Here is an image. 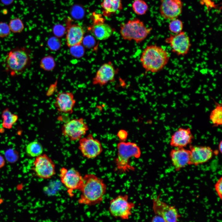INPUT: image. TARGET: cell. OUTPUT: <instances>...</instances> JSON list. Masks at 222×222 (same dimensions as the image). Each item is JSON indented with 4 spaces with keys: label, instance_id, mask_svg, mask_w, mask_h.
I'll list each match as a JSON object with an SVG mask.
<instances>
[{
    "label": "cell",
    "instance_id": "obj_1",
    "mask_svg": "<svg viewBox=\"0 0 222 222\" xmlns=\"http://www.w3.org/2000/svg\"><path fill=\"white\" fill-rule=\"evenodd\" d=\"M107 189L104 180L94 174L88 173L83 177V183L79 190L81 194L79 204L89 206L101 204Z\"/></svg>",
    "mask_w": 222,
    "mask_h": 222
},
{
    "label": "cell",
    "instance_id": "obj_2",
    "mask_svg": "<svg viewBox=\"0 0 222 222\" xmlns=\"http://www.w3.org/2000/svg\"><path fill=\"white\" fill-rule=\"evenodd\" d=\"M170 58L169 52L156 44L148 45L142 51L140 59L146 72L156 73L162 70Z\"/></svg>",
    "mask_w": 222,
    "mask_h": 222
},
{
    "label": "cell",
    "instance_id": "obj_3",
    "mask_svg": "<svg viewBox=\"0 0 222 222\" xmlns=\"http://www.w3.org/2000/svg\"><path fill=\"white\" fill-rule=\"evenodd\" d=\"M117 155L115 160V169L121 173L134 171L135 167L130 162L131 158H139L141 155L140 147L135 143L121 141L117 145Z\"/></svg>",
    "mask_w": 222,
    "mask_h": 222
},
{
    "label": "cell",
    "instance_id": "obj_4",
    "mask_svg": "<svg viewBox=\"0 0 222 222\" xmlns=\"http://www.w3.org/2000/svg\"><path fill=\"white\" fill-rule=\"evenodd\" d=\"M152 30L151 27H147L139 19L134 18L121 24L120 33L124 40L139 43L146 38Z\"/></svg>",
    "mask_w": 222,
    "mask_h": 222
},
{
    "label": "cell",
    "instance_id": "obj_5",
    "mask_svg": "<svg viewBox=\"0 0 222 222\" xmlns=\"http://www.w3.org/2000/svg\"><path fill=\"white\" fill-rule=\"evenodd\" d=\"M31 61L30 52L27 49L17 48L8 53L5 60L6 67L12 75H18L25 70Z\"/></svg>",
    "mask_w": 222,
    "mask_h": 222
},
{
    "label": "cell",
    "instance_id": "obj_6",
    "mask_svg": "<svg viewBox=\"0 0 222 222\" xmlns=\"http://www.w3.org/2000/svg\"><path fill=\"white\" fill-rule=\"evenodd\" d=\"M127 195H118L110 201L109 208V213L113 216L126 220L132 214L135 204L128 200Z\"/></svg>",
    "mask_w": 222,
    "mask_h": 222
},
{
    "label": "cell",
    "instance_id": "obj_7",
    "mask_svg": "<svg viewBox=\"0 0 222 222\" xmlns=\"http://www.w3.org/2000/svg\"><path fill=\"white\" fill-rule=\"evenodd\" d=\"M89 130L83 118L72 119L64 124L61 128L62 134L71 141L79 140Z\"/></svg>",
    "mask_w": 222,
    "mask_h": 222
},
{
    "label": "cell",
    "instance_id": "obj_8",
    "mask_svg": "<svg viewBox=\"0 0 222 222\" xmlns=\"http://www.w3.org/2000/svg\"><path fill=\"white\" fill-rule=\"evenodd\" d=\"M59 177L61 183L67 189L71 197L73 195V192L79 190L83 182V177L74 168L68 169L61 167L60 171Z\"/></svg>",
    "mask_w": 222,
    "mask_h": 222
},
{
    "label": "cell",
    "instance_id": "obj_9",
    "mask_svg": "<svg viewBox=\"0 0 222 222\" xmlns=\"http://www.w3.org/2000/svg\"><path fill=\"white\" fill-rule=\"evenodd\" d=\"M165 42L170 45L172 52L178 56L187 55L191 45L189 36L183 31L175 34H170Z\"/></svg>",
    "mask_w": 222,
    "mask_h": 222
},
{
    "label": "cell",
    "instance_id": "obj_10",
    "mask_svg": "<svg viewBox=\"0 0 222 222\" xmlns=\"http://www.w3.org/2000/svg\"><path fill=\"white\" fill-rule=\"evenodd\" d=\"M78 149L82 156L88 159L95 158L103 151L101 142L92 134L83 137L79 140Z\"/></svg>",
    "mask_w": 222,
    "mask_h": 222
},
{
    "label": "cell",
    "instance_id": "obj_11",
    "mask_svg": "<svg viewBox=\"0 0 222 222\" xmlns=\"http://www.w3.org/2000/svg\"><path fill=\"white\" fill-rule=\"evenodd\" d=\"M33 165V170L39 178L49 179L56 174L55 163L46 154H42L36 157Z\"/></svg>",
    "mask_w": 222,
    "mask_h": 222
},
{
    "label": "cell",
    "instance_id": "obj_12",
    "mask_svg": "<svg viewBox=\"0 0 222 222\" xmlns=\"http://www.w3.org/2000/svg\"><path fill=\"white\" fill-rule=\"evenodd\" d=\"M158 195L152 200L153 209L155 215L162 216L166 222H176L180 215L175 206L168 205L161 201Z\"/></svg>",
    "mask_w": 222,
    "mask_h": 222
},
{
    "label": "cell",
    "instance_id": "obj_13",
    "mask_svg": "<svg viewBox=\"0 0 222 222\" xmlns=\"http://www.w3.org/2000/svg\"><path fill=\"white\" fill-rule=\"evenodd\" d=\"M117 72L111 62L103 64L98 68L93 78L92 84L102 86L113 81Z\"/></svg>",
    "mask_w": 222,
    "mask_h": 222
},
{
    "label": "cell",
    "instance_id": "obj_14",
    "mask_svg": "<svg viewBox=\"0 0 222 222\" xmlns=\"http://www.w3.org/2000/svg\"><path fill=\"white\" fill-rule=\"evenodd\" d=\"M183 6L181 0H161L160 14L165 19L177 18L182 13Z\"/></svg>",
    "mask_w": 222,
    "mask_h": 222
},
{
    "label": "cell",
    "instance_id": "obj_15",
    "mask_svg": "<svg viewBox=\"0 0 222 222\" xmlns=\"http://www.w3.org/2000/svg\"><path fill=\"white\" fill-rule=\"evenodd\" d=\"M190 159L189 165L197 166L205 163L212 158L213 151L209 146H190Z\"/></svg>",
    "mask_w": 222,
    "mask_h": 222
},
{
    "label": "cell",
    "instance_id": "obj_16",
    "mask_svg": "<svg viewBox=\"0 0 222 222\" xmlns=\"http://www.w3.org/2000/svg\"><path fill=\"white\" fill-rule=\"evenodd\" d=\"M76 103V101L72 92H63L57 95L54 105L59 112L70 114L73 112Z\"/></svg>",
    "mask_w": 222,
    "mask_h": 222
},
{
    "label": "cell",
    "instance_id": "obj_17",
    "mask_svg": "<svg viewBox=\"0 0 222 222\" xmlns=\"http://www.w3.org/2000/svg\"><path fill=\"white\" fill-rule=\"evenodd\" d=\"M170 155L172 164L176 171L189 165L190 150L183 147L175 148L171 151Z\"/></svg>",
    "mask_w": 222,
    "mask_h": 222
},
{
    "label": "cell",
    "instance_id": "obj_18",
    "mask_svg": "<svg viewBox=\"0 0 222 222\" xmlns=\"http://www.w3.org/2000/svg\"><path fill=\"white\" fill-rule=\"evenodd\" d=\"M193 136L189 128L180 127L171 136L170 145L175 148H183L190 144Z\"/></svg>",
    "mask_w": 222,
    "mask_h": 222
},
{
    "label": "cell",
    "instance_id": "obj_19",
    "mask_svg": "<svg viewBox=\"0 0 222 222\" xmlns=\"http://www.w3.org/2000/svg\"><path fill=\"white\" fill-rule=\"evenodd\" d=\"M84 33L83 28L78 24L68 25L66 35L67 46L72 47L80 45L84 39Z\"/></svg>",
    "mask_w": 222,
    "mask_h": 222
},
{
    "label": "cell",
    "instance_id": "obj_20",
    "mask_svg": "<svg viewBox=\"0 0 222 222\" xmlns=\"http://www.w3.org/2000/svg\"><path fill=\"white\" fill-rule=\"evenodd\" d=\"M89 30L96 39L101 41L109 38L113 32V29L105 22L93 23Z\"/></svg>",
    "mask_w": 222,
    "mask_h": 222
},
{
    "label": "cell",
    "instance_id": "obj_21",
    "mask_svg": "<svg viewBox=\"0 0 222 222\" xmlns=\"http://www.w3.org/2000/svg\"><path fill=\"white\" fill-rule=\"evenodd\" d=\"M101 5L103 14L107 17L122 9L121 0H103Z\"/></svg>",
    "mask_w": 222,
    "mask_h": 222
},
{
    "label": "cell",
    "instance_id": "obj_22",
    "mask_svg": "<svg viewBox=\"0 0 222 222\" xmlns=\"http://www.w3.org/2000/svg\"><path fill=\"white\" fill-rule=\"evenodd\" d=\"M2 117L3 120L2 126L8 129L12 128L18 119V116L12 113L8 109H6L2 111Z\"/></svg>",
    "mask_w": 222,
    "mask_h": 222
},
{
    "label": "cell",
    "instance_id": "obj_23",
    "mask_svg": "<svg viewBox=\"0 0 222 222\" xmlns=\"http://www.w3.org/2000/svg\"><path fill=\"white\" fill-rule=\"evenodd\" d=\"M215 102L216 106L211 111L209 118L213 125L217 127L222 124V106L221 104Z\"/></svg>",
    "mask_w": 222,
    "mask_h": 222
},
{
    "label": "cell",
    "instance_id": "obj_24",
    "mask_svg": "<svg viewBox=\"0 0 222 222\" xmlns=\"http://www.w3.org/2000/svg\"><path fill=\"white\" fill-rule=\"evenodd\" d=\"M43 150L41 144L37 141L30 142L26 148V151L27 155L32 157H36L43 154Z\"/></svg>",
    "mask_w": 222,
    "mask_h": 222
},
{
    "label": "cell",
    "instance_id": "obj_25",
    "mask_svg": "<svg viewBox=\"0 0 222 222\" xmlns=\"http://www.w3.org/2000/svg\"><path fill=\"white\" fill-rule=\"evenodd\" d=\"M134 12L138 15L145 14L148 9V6L143 0H135L132 4Z\"/></svg>",
    "mask_w": 222,
    "mask_h": 222
},
{
    "label": "cell",
    "instance_id": "obj_26",
    "mask_svg": "<svg viewBox=\"0 0 222 222\" xmlns=\"http://www.w3.org/2000/svg\"><path fill=\"white\" fill-rule=\"evenodd\" d=\"M9 26L11 31L14 33H20L24 28V24L22 20L19 18L11 19Z\"/></svg>",
    "mask_w": 222,
    "mask_h": 222
},
{
    "label": "cell",
    "instance_id": "obj_27",
    "mask_svg": "<svg viewBox=\"0 0 222 222\" xmlns=\"http://www.w3.org/2000/svg\"><path fill=\"white\" fill-rule=\"evenodd\" d=\"M183 24L182 21L177 18L172 20L169 25L170 31L172 33L176 34L182 31Z\"/></svg>",
    "mask_w": 222,
    "mask_h": 222
},
{
    "label": "cell",
    "instance_id": "obj_28",
    "mask_svg": "<svg viewBox=\"0 0 222 222\" xmlns=\"http://www.w3.org/2000/svg\"><path fill=\"white\" fill-rule=\"evenodd\" d=\"M10 30L7 24L0 22V37L3 38L8 36L10 33Z\"/></svg>",
    "mask_w": 222,
    "mask_h": 222
},
{
    "label": "cell",
    "instance_id": "obj_29",
    "mask_svg": "<svg viewBox=\"0 0 222 222\" xmlns=\"http://www.w3.org/2000/svg\"><path fill=\"white\" fill-rule=\"evenodd\" d=\"M54 65V61L50 57H45L41 61L40 66L45 69H51L53 67Z\"/></svg>",
    "mask_w": 222,
    "mask_h": 222
},
{
    "label": "cell",
    "instance_id": "obj_30",
    "mask_svg": "<svg viewBox=\"0 0 222 222\" xmlns=\"http://www.w3.org/2000/svg\"><path fill=\"white\" fill-rule=\"evenodd\" d=\"M5 155L6 160L10 162H15L18 158L17 153L15 151L11 149L7 150Z\"/></svg>",
    "mask_w": 222,
    "mask_h": 222
},
{
    "label": "cell",
    "instance_id": "obj_31",
    "mask_svg": "<svg viewBox=\"0 0 222 222\" xmlns=\"http://www.w3.org/2000/svg\"><path fill=\"white\" fill-rule=\"evenodd\" d=\"M215 190L219 197L222 199V177L219 179L215 186Z\"/></svg>",
    "mask_w": 222,
    "mask_h": 222
},
{
    "label": "cell",
    "instance_id": "obj_32",
    "mask_svg": "<svg viewBox=\"0 0 222 222\" xmlns=\"http://www.w3.org/2000/svg\"><path fill=\"white\" fill-rule=\"evenodd\" d=\"M128 135L127 132L124 130H119L117 134V136L121 141H124L127 139Z\"/></svg>",
    "mask_w": 222,
    "mask_h": 222
},
{
    "label": "cell",
    "instance_id": "obj_33",
    "mask_svg": "<svg viewBox=\"0 0 222 222\" xmlns=\"http://www.w3.org/2000/svg\"><path fill=\"white\" fill-rule=\"evenodd\" d=\"M92 15L93 17V23L104 22V19L101 14L94 13Z\"/></svg>",
    "mask_w": 222,
    "mask_h": 222
},
{
    "label": "cell",
    "instance_id": "obj_34",
    "mask_svg": "<svg viewBox=\"0 0 222 222\" xmlns=\"http://www.w3.org/2000/svg\"><path fill=\"white\" fill-rule=\"evenodd\" d=\"M151 221L152 222H165L162 216L157 215L152 218Z\"/></svg>",
    "mask_w": 222,
    "mask_h": 222
},
{
    "label": "cell",
    "instance_id": "obj_35",
    "mask_svg": "<svg viewBox=\"0 0 222 222\" xmlns=\"http://www.w3.org/2000/svg\"><path fill=\"white\" fill-rule=\"evenodd\" d=\"M64 28L61 26L60 27V25L58 26H56L55 27V31L56 32L57 31V32L56 33L57 34H58L59 31L60 32V34H62V33H64Z\"/></svg>",
    "mask_w": 222,
    "mask_h": 222
},
{
    "label": "cell",
    "instance_id": "obj_36",
    "mask_svg": "<svg viewBox=\"0 0 222 222\" xmlns=\"http://www.w3.org/2000/svg\"><path fill=\"white\" fill-rule=\"evenodd\" d=\"M14 0H0L1 2L5 5H9L12 4Z\"/></svg>",
    "mask_w": 222,
    "mask_h": 222
},
{
    "label": "cell",
    "instance_id": "obj_37",
    "mask_svg": "<svg viewBox=\"0 0 222 222\" xmlns=\"http://www.w3.org/2000/svg\"><path fill=\"white\" fill-rule=\"evenodd\" d=\"M5 161L3 157L0 155V168L2 167L5 165Z\"/></svg>",
    "mask_w": 222,
    "mask_h": 222
},
{
    "label": "cell",
    "instance_id": "obj_38",
    "mask_svg": "<svg viewBox=\"0 0 222 222\" xmlns=\"http://www.w3.org/2000/svg\"><path fill=\"white\" fill-rule=\"evenodd\" d=\"M219 150L221 153H222V141H221L219 143L218 146Z\"/></svg>",
    "mask_w": 222,
    "mask_h": 222
}]
</instances>
